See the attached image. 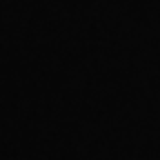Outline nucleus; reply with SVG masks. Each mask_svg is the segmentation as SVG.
<instances>
[]
</instances>
